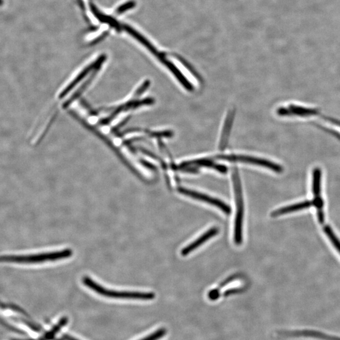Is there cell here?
<instances>
[{
  "instance_id": "6da1fadb",
  "label": "cell",
  "mask_w": 340,
  "mask_h": 340,
  "mask_svg": "<svg viewBox=\"0 0 340 340\" xmlns=\"http://www.w3.org/2000/svg\"><path fill=\"white\" fill-rule=\"evenodd\" d=\"M73 255L70 249L52 253L29 255H5L0 257V262L19 263V264H39V263L56 261L68 259Z\"/></svg>"
},
{
  "instance_id": "7a4b0ae2",
  "label": "cell",
  "mask_w": 340,
  "mask_h": 340,
  "mask_svg": "<svg viewBox=\"0 0 340 340\" xmlns=\"http://www.w3.org/2000/svg\"><path fill=\"white\" fill-rule=\"evenodd\" d=\"M82 280L86 287L90 288L97 294L109 297V298L149 301V300L155 299V294L152 292L117 291V290L105 289V287L101 286L100 285L98 284L88 277H84Z\"/></svg>"
},
{
  "instance_id": "3957f363",
  "label": "cell",
  "mask_w": 340,
  "mask_h": 340,
  "mask_svg": "<svg viewBox=\"0 0 340 340\" xmlns=\"http://www.w3.org/2000/svg\"><path fill=\"white\" fill-rule=\"evenodd\" d=\"M233 180L234 183L237 204V214L235 219V241L237 245L242 244L243 215H244V203H243L242 185H241L239 173L237 168L233 170Z\"/></svg>"
},
{
  "instance_id": "277c9868",
  "label": "cell",
  "mask_w": 340,
  "mask_h": 340,
  "mask_svg": "<svg viewBox=\"0 0 340 340\" xmlns=\"http://www.w3.org/2000/svg\"><path fill=\"white\" fill-rule=\"evenodd\" d=\"M217 158L232 161V162L239 161V162L260 165L264 166V167L270 169V170L274 171L275 172L279 173H282L283 171V168L281 166L277 165L276 163H272L271 161L264 160V159L250 157V156L236 155L219 156H218Z\"/></svg>"
},
{
  "instance_id": "5b68a950",
  "label": "cell",
  "mask_w": 340,
  "mask_h": 340,
  "mask_svg": "<svg viewBox=\"0 0 340 340\" xmlns=\"http://www.w3.org/2000/svg\"><path fill=\"white\" fill-rule=\"evenodd\" d=\"M178 191L183 195L188 196V197L195 198V199L202 201V202L207 203L208 204L215 206V207L220 208V210H222L226 214H230L231 211H232L229 205L223 202L222 201L217 199V198H212L210 197V196L184 188H180Z\"/></svg>"
},
{
  "instance_id": "8992f818",
  "label": "cell",
  "mask_w": 340,
  "mask_h": 340,
  "mask_svg": "<svg viewBox=\"0 0 340 340\" xmlns=\"http://www.w3.org/2000/svg\"><path fill=\"white\" fill-rule=\"evenodd\" d=\"M280 334L286 336H304L323 340H340L339 337L323 333L322 332L314 331V330L302 329L294 330V331H284L280 332Z\"/></svg>"
},
{
  "instance_id": "52a82bcc",
  "label": "cell",
  "mask_w": 340,
  "mask_h": 340,
  "mask_svg": "<svg viewBox=\"0 0 340 340\" xmlns=\"http://www.w3.org/2000/svg\"><path fill=\"white\" fill-rule=\"evenodd\" d=\"M218 232H219L218 228H211V229L208 230L205 234L202 235L200 238H198L197 240H196L195 242H193L191 243L190 245H188L187 247L183 248L182 251V255L183 256H187V255L193 252V250L197 249V248L199 247L200 246L203 244L205 242H207V240L210 239L211 238L216 235Z\"/></svg>"
},
{
  "instance_id": "ba28073f",
  "label": "cell",
  "mask_w": 340,
  "mask_h": 340,
  "mask_svg": "<svg viewBox=\"0 0 340 340\" xmlns=\"http://www.w3.org/2000/svg\"><path fill=\"white\" fill-rule=\"evenodd\" d=\"M312 205H315L314 200L295 203V204L287 206V207L279 208V209L274 211L272 212V216L277 217L279 215L289 214V213L311 207Z\"/></svg>"
},
{
  "instance_id": "9c48e42d",
  "label": "cell",
  "mask_w": 340,
  "mask_h": 340,
  "mask_svg": "<svg viewBox=\"0 0 340 340\" xmlns=\"http://www.w3.org/2000/svg\"><path fill=\"white\" fill-rule=\"evenodd\" d=\"M321 170L319 168L314 169L312 172V192L316 197L321 193Z\"/></svg>"
},
{
  "instance_id": "30bf717a",
  "label": "cell",
  "mask_w": 340,
  "mask_h": 340,
  "mask_svg": "<svg viewBox=\"0 0 340 340\" xmlns=\"http://www.w3.org/2000/svg\"><path fill=\"white\" fill-rule=\"evenodd\" d=\"M233 118H234V111L230 112L229 115L228 116L226 121H225L224 129L223 130L221 139H220V149H224L225 145H226L230 129L232 128Z\"/></svg>"
},
{
  "instance_id": "8fae6325",
  "label": "cell",
  "mask_w": 340,
  "mask_h": 340,
  "mask_svg": "<svg viewBox=\"0 0 340 340\" xmlns=\"http://www.w3.org/2000/svg\"><path fill=\"white\" fill-rule=\"evenodd\" d=\"M68 319L66 317H63L50 331H49L48 333L44 335V336L41 340H51L53 339L55 336V335L60 331L62 327L68 323Z\"/></svg>"
},
{
  "instance_id": "7c38bea8",
  "label": "cell",
  "mask_w": 340,
  "mask_h": 340,
  "mask_svg": "<svg viewBox=\"0 0 340 340\" xmlns=\"http://www.w3.org/2000/svg\"><path fill=\"white\" fill-rule=\"evenodd\" d=\"M91 11L93 12V13L94 15H95V16L97 17V18L100 20L101 22H106V23L110 24L111 26L115 27V28L117 29H120L119 24L115 21V20L111 18L110 17L104 16V15L101 14L100 12L98 11L97 10L95 9V7L93 6H91Z\"/></svg>"
},
{
  "instance_id": "4fadbf2b",
  "label": "cell",
  "mask_w": 340,
  "mask_h": 340,
  "mask_svg": "<svg viewBox=\"0 0 340 340\" xmlns=\"http://www.w3.org/2000/svg\"><path fill=\"white\" fill-rule=\"evenodd\" d=\"M324 232L326 233L327 237L331 240L332 244L334 245V248L340 253V242L336 235H334L333 232H332L331 228L327 226L324 228Z\"/></svg>"
},
{
  "instance_id": "5bb4252c",
  "label": "cell",
  "mask_w": 340,
  "mask_h": 340,
  "mask_svg": "<svg viewBox=\"0 0 340 340\" xmlns=\"http://www.w3.org/2000/svg\"><path fill=\"white\" fill-rule=\"evenodd\" d=\"M166 333V330L165 328H161L158 329L155 332H153L152 334L149 335L145 338L141 340H158L162 338L164 336H165Z\"/></svg>"
},
{
  "instance_id": "9a60e30c",
  "label": "cell",
  "mask_w": 340,
  "mask_h": 340,
  "mask_svg": "<svg viewBox=\"0 0 340 340\" xmlns=\"http://www.w3.org/2000/svg\"><path fill=\"white\" fill-rule=\"evenodd\" d=\"M135 2L133 1L128 2V3H126L123 5V6H122L120 7H119V8L118 9V11H117V13L118 14L123 13V12L126 11L127 10L133 8V7H135Z\"/></svg>"
},
{
  "instance_id": "2e32d148",
  "label": "cell",
  "mask_w": 340,
  "mask_h": 340,
  "mask_svg": "<svg viewBox=\"0 0 340 340\" xmlns=\"http://www.w3.org/2000/svg\"><path fill=\"white\" fill-rule=\"evenodd\" d=\"M63 339L64 340H78L76 338H74V337L69 336V335H64L63 336Z\"/></svg>"
},
{
  "instance_id": "e0dca14e",
  "label": "cell",
  "mask_w": 340,
  "mask_h": 340,
  "mask_svg": "<svg viewBox=\"0 0 340 340\" xmlns=\"http://www.w3.org/2000/svg\"><path fill=\"white\" fill-rule=\"evenodd\" d=\"M4 4L3 0H0V6H2Z\"/></svg>"
}]
</instances>
